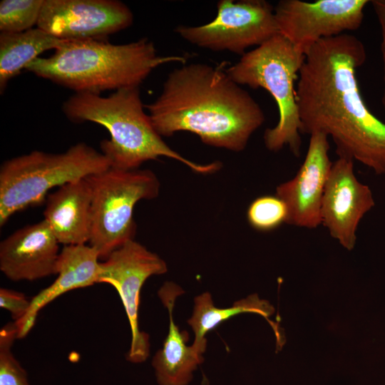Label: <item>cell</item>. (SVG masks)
I'll use <instances>...</instances> for the list:
<instances>
[{
    "instance_id": "6da1fadb",
    "label": "cell",
    "mask_w": 385,
    "mask_h": 385,
    "mask_svg": "<svg viewBox=\"0 0 385 385\" xmlns=\"http://www.w3.org/2000/svg\"><path fill=\"white\" fill-rule=\"evenodd\" d=\"M364 44L342 34L321 39L305 54L296 85L300 133L331 137L338 157L385 174V123L366 105L356 69L366 61Z\"/></svg>"
},
{
    "instance_id": "7a4b0ae2",
    "label": "cell",
    "mask_w": 385,
    "mask_h": 385,
    "mask_svg": "<svg viewBox=\"0 0 385 385\" xmlns=\"http://www.w3.org/2000/svg\"><path fill=\"white\" fill-rule=\"evenodd\" d=\"M145 108L160 136L188 131L205 144L234 152L245 148L265 118L256 101L222 66L205 63L173 70L160 96Z\"/></svg>"
},
{
    "instance_id": "3957f363",
    "label": "cell",
    "mask_w": 385,
    "mask_h": 385,
    "mask_svg": "<svg viewBox=\"0 0 385 385\" xmlns=\"http://www.w3.org/2000/svg\"><path fill=\"white\" fill-rule=\"evenodd\" d=\"M185 61L180 56L158 55L147 38L125 44L106 39L67 40L53 54L36 58L25 69L76 93L100 94L139 86L159 66Z\"/></svg>"
},
{
    "instance_id": "277c9868",
    "label": "cell",
    "mask_w": 385,
    "mask_h": 385,
    "mask_svg": "<svg viewBox=\"0 0 385 385\" xmlns=\"http://www.w3.org/2000/svg\"><path fill=\"white\" fill-rule=\"evenodd\" d=\"M144 108L139 86H133L115 91L107 97L76 93L64 101L62 111L73 123L93 122L108 130L111 138L101 142V150L112 167L137 169L145 161L165 156L196 173L207 174L220 169V162L196 163L171 149L154 128Z\"/></svg>"
},
{
    "instance_id": "5b68a950",
    "label": "cell",
    "mask_w": 385,
    "mask_h": 385,
    "mask_svg": "<svg viewBox=\"0 0 385 385\" xmlns=\"http://www.w3.org/2000/svg\"><path fill=\"white\" fill-rule=\"evenodd\" d=\"M304 59L305 54L278 34L246 52L225 70L238 85L264 88L276 101L279 120L264 133L265 147L270 151H279L287 145L296 157L299 156L302 140L296 81Z\"/></svg>"
},
{
    "instance_id": "8992f818",
    "label": "cell",
    "mask_w": 385,
    "mask_h": 385,
    "mask_svg": "<svg viewBox=\"0 0 385 385\" xmlns=\"http://www.w3.org/2000/svg\"><path fill=\"white\" fill-rule=\"evenodd\" d=\"M111 166L108 158L84 143L61 153L34 150L4 161L0 168V226L15 213L45 202L52 188Z\"/></svg>"
},
{
    "instance_id": "52a82bcc",
    "label": "cell",
    "mask_w": 385,
    "mask_h": 385,
    "mask_svg": "<svg viewBox=\"0 0 385 385\" xmlns=\"http://www.w3.org/2000/svg\"><path fill=\"white\" fill-rule=\"evenodd\" d=\"M92 192L89 245L100 258L134 240L133 209L141 200L157 197L160 183L150 170L109 168L86 178Z\"/></svg>"
},
{
    "instance_id": "ba28073f",
    "label": "cell",
    "mask_w": 385,
    "mask_h": 385,
    "mask_svg": "<svg viewBox=\"0 0 385 385\" xmlns=\"http://www.w3.org/2000/svg\"><path fill=\"white\" fill-rule=\"evenodd\" d=\"M210 22L196 26L179 25L175 32L188 42L213 51L244 55L279 34L274 7L265 0H220Z\"/></svg>"
},
{
    "instance_id": "9c48e42d",
    "label": "cell",
    "mask_w": 385,
    "mask_h": 385,
    "mask_svg": "<svg viewBox=\"0 0 385 385\" xmlns=\"http://www.w3.org/2000/svg\"><path fill=\"white\" fill-rule=\"evenodd\" d=\"M165 261L134 240L126 242L101 262L98 283H106L117 291L131 330L127 359L141 363L149 356V337L138 327V307L141 288L150 276L167 272Z\"/></svg>"
},
{
    "instance_id": "30bf717a",
    "label": "cell",
    "mask_w": 385,
    "mask_h": 385,
    "mask_svg": "<svg viewBox=\"0 0 385 385\" xmlns=\"http://www.w3.org/2000/svg\"><path fill=\"white\" fill-rule=\"evenodd\" d=\"M367 0H281L274 8L279 33L306 54L319 41L359 29Z\"/></svg>"
},
{
    "instance_id": "8fae6325",
    "label": "cell",
    "mask_w": 385,
    "mask_h": 385,
    "mask_svg": "<svg viewBox=\"0 0 385 385\" xmlns=\"http://www.w3.org/2000/svg\"><path fill=\"white\" fill-rule=\"evenodd\" d=\"M133 21L130 9L117 0H44L36 26L64 40L106 39Z\"/></svg>"
},
{
    "instance_id": "7c38bea8",
    "label": "cell",
    "mask_w": 385,
    "mask_h": 385,
    "mask_svg": "<svg viewBox=\"0 0 385 385\" xmlns=\"http://www.w3.org/2000/svg\"><path fill=\"white\" fill-rule=\"evenodd\" d=\"M375 205L371 189L354 171V160L338 157L332 163L321 206L322 224L348 250L354 249L359 224Z\"/></svg>"
},
{
    "instance_id": "4fadbf2b",
    "label": "cell",
    "mask_w": 385,
    "mask_h": 385,
    "mask_svg": "<svg viewBox=\"0 0 385 385\" xmlns=\"http://www.w3.org/2000/svg\"><path fill=\"white\" fill-rule=\"evenodd\" d=\"M309 135L302 164L292 179L277 187L275 195L288 207L287 224L313 229L322 224V197L332 163L329 157V137L320 131Z\"/></svg>"
},
{
    "instance_id": "5bb4252c",
    "label": "cell",
    "mask_w": 385,
    "mask_h": 385,
    "mask_svg": "<svg viewBox=\"0 0 385 385\" xmlns=\"http://www.w3.org/2000/svg\"><path fill=\"white\" fill-rule=\"evenodd\" d=\"M58 241L45 220L26 225L0 243V270L12 281L56 274Z\"/></svg>"
},
{
    "instance_id": "9a60e30c",
    "label": "cell",
    "mask_w": 385,
    "mask_h": 385,
    "mask_svg": "<svg viewBox=\"0 0 385 385\" xmlns=\"http://www.w3.org/2000/svg\"><path fill=\"white\" fill-rule=\"evenodd\" d=\"M99 259L98 250L90 245H64L57 262V278L31 299L26 314L14 322L17 327V339L28 334L38 312L53 300L69 291L98 283L101 273Z\"/></svg>"
},
{
    "instance_id": "2e32d148",
    "label": "cell",
    "mask_w": 385,
    "mask_h": 385,
    "mask_svg": "<svg viewBox=\"0 0 385 385\" xmlns=\"http://www.w3.org/2000/svg\"><path fill=\"white\" fill-rule=\"evenodd\" d=\"M92 192L86 178L59 187L46 197L43 220L59 244L81 245L89 242Z\"/></svg>"
},
{
    "instance_id": "e0dca14e",
    "label": "cell",
    "mask_w": 385,
    "mask_h": 385,
    "mask_svg": "<svg viewBox=\"0 0 385 385\" xmlns=\"http://www.w3.org/2000/svg\"><path fill=\"white\" fill-rule=\"evenodd\" d=\"M184 291L176 284L165 282L158 294L168 309L170 324L168 334L163 348L153 356L152 366L158 385H188L193 372L203 361L192 346L186 344L188 333L180 332L173 320V312L175 300Z\"/></svg>"
},
{
    "instance_id": "ac0fdd59",
    "label": "cell",
    "mask_w": 385,
    "mask_h": 385,
    "mask_svg": "<svg viewBox=\"0 0 385 385\" xmlns=\"http://www.w3.org/2000/svg\"><path fill=\"white\" fill-rule=\"evenodd\" d=\"M194 302L193 313L188 322L195 333L192 346L200 355L202 356L206 349V334L224 321L241 313H255L264 317L274 329L277 341L280 340L277 326L268 319L274 314V309L269 302L260 299L257 294H252L237 301L227 308L215 307L209 292L197 296Z\"/></svg>"
},
{
    "instance_id": "d6986e66",
    "label": "cell",
    "mask_w": 385,
    "mask_h": 385,
    "mask_svg": "<svg viewBox=\"0 0 385 385\" xmlns=\"http://www.w3.org/2000/svg\"><path fill=\"white\" fill-rule=\"evenodd\" d=\"M67 40L58 38L39 29L0 33V91L8 82L43 52L56 49Z\"/></svg>"
},
{
    "instance_id": "ffe728a7",
    "label": "cell",
    "mask_w": 385,
    "mask_h": 385,
    "mask_svg": "<svg viewBox=\"0 0 385 385\" xmlns=\"http://www.w3.org/2000/svg\"><path fill=\"white\" fill-rule=\"evenodd\" d=\"M44 0H2L0 2L1 32L17 33L33 29Z\"/></svg>"
},
{
    "instance_id": "44dd1931",
    "label": "cell",
    "mask_w": 385,
    "mask_h": 385,
    "mask_svg": "<svg viewBox=\"0 0 385 385\" xmlns=\"http://www.w3.org/2000/svg\"><path fill=\"white\" fill-rule=\"evenodd\" d=\"M288 207L275 195H264L254 200L247 210L250 225L257 230L267 232L287 223Z\"/></svg>"
},
{
    "instance_id": "7402d4cb",
    "label": "cell",
    "mask_w": 385,
    "mask_h": 385,
    "mask_svg": "<svg viewBox=\"0 0 385 385\" xmlns=\"http://www.w3.org/2000/svg\"><path fill=\"white\" fill-rule=\"evenodd\" d=\"M17 327L9 322L0 330V385H31L26 371L11 351Z\"/></svg>"
},
{
    "instance_id": "603a6c76",
    "label": "cell",
    "mask_w": 385,
    "mask_h": 385,
    "mask_svg": "<svg viewBox=\"0 0 385 385\" xmlns=\"http://www.w3.org/2000/svg\"><path fill=\"white\" fill-rule=\"evenodd\" d=\"M30 304L31 300L24 294L10 289H0V307L11 313L14 322L26 314Z\"/></svg>"
},
{
    "instance_id": "cb8c5ba5",
    "label": "cell",
    "mask_w": 385,
    "mask_h": 385,
    "mask_svg": "<svg viewBox=\"0 0 385 385\" xmlns=\"http://www.w3.org/2000/svg\"><path fill=\"white\" fill-rule=\"evenodd\" d=\"M373 9L377 17L381 30V53L383 63V82L384 89L381 97V103L385 111V0L370 1Z\"/></svg>"
}]
</instances>
